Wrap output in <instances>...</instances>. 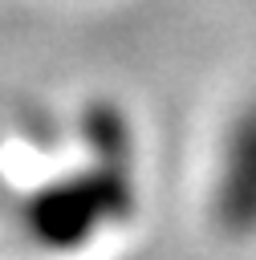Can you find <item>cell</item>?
<instances>
[{"label": "cell", "mask_w": 256, "mask_h": 260, "mask_svg": "<svg viewBox=\"0 0 256 260\" xmlns=\"http://www.w3.org/2000/svg\"><path fill=\"white\" fill-rule=\"evenodd\" d=\"M106 207H114L110 191H102L98 183H73L45 195L33 207V223H37V236L49 244H77L81 236H89V228Z\"/></svg>", "instance_id": "obj_1"}, {"label": "cell", "mask_w": 256, "mask_h": 260, "mask_svg": "<svg viewBox=\"0 0 256 260\" xmlns=\"http://www.w3.org/2000/svg\"><path fill=\"white\" fill-rule=\"evenodd\" d=\"M219 219L232 232L256 223V110L244 114L228 146V167L219 179Z\"/></svg>", "instance_id": "obj_2"}]
</instances>
